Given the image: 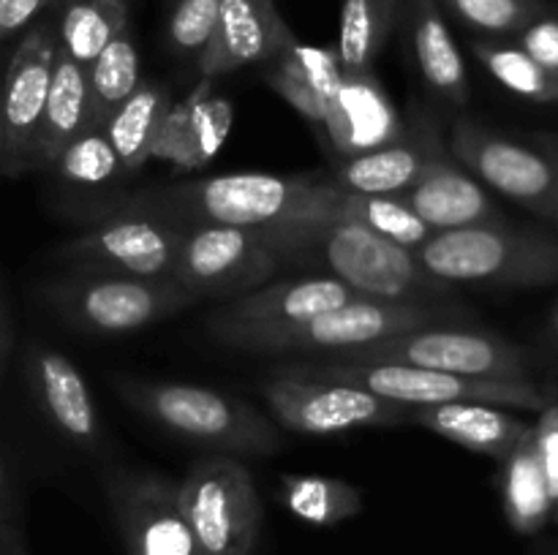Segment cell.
<instances>
[{
  "mask_svg": "<svg viewBox=\"0 0 558 555\" xmlns=\"http://www.w3.org/2000/svg\"><path fill=\"white\" fill-rule=\"evenodd\" d=\"M343 71L336 49L308 47L298 38L278 58L270 60L267 85L303 114L314 128H327L341 96Z\"/></svg>",
  "mask_w": 558,
  "mask_h": 555,
  "instance_id": "cell-21",
  "label": "cell"
},
{
  "mask_svg": "<svg viewBox=\"0 0 558 555\" xmlns=\"http://www.w3.org/2000/svg\"><path fill=\"white\" fill-rule=\"evenodd\" d=\"M447 141L428 114H417L396 141L357 156L338 158L327 177L352 194L398 196L412 188L441 156H447Z\"/></svg>",
  "mask_w": 558,
  "mask_h": 555,
  "instance_id": "cell-17",
  "label": "cell"
},
{
  "mask_svg": "<svg viewBox=\"0 0 558 555\" xmlns=\"http://www.w3.org/2000/svg\"><path fill=\"white\" fill-rule=\"evenodd\" d=\"M554 515H556V520H558V501H556V506H554Z\"/></svg>",
  "mask_w": 558,
  "mask_h": 555,
  "instance_id": "cell-46",
  "label": "cell"
},
{
  "mask_svg": "<svg viewBox=\"0 0 558 555\" xmlns=\"http://www.w3.org/2000/svg\"><path fill=\"white\" fill-rule=\"evenodd\" d=\"M534 449H537V460L543 466L545 482H548V493L558 501V403H548L539 411V422L532 424Z\"/></svg>",
  "mask_w": 558,
  "mask_h": 555,
  "instance_id": "cell-38",
  "label": "cell"
},
{
  "mask_svg": "<svg viewBox=\"0 0 558 555\" xmlns=\"http://www.w3.org/2000/svg\"><path fill=\"white\" fill-rule=\"evenodd\" d=\"M11 324H9V313L3 308V299H0V381H3L5 368H9V357H11Z\"/></svg>",
  "mask_w": 558,
  "mask_h": 555,
  "instance_id": "cell-41",
  "label": "cell"
},
{
  "mask_svg": "<svg viewBox=\"0 0 558 555\" xmlns=\"http://www.w3.org/2000/svg\"><path fill=\"white\" fill-rule=\"evenodd\" d=\"M336 362H398L472 379H529V357L518 343L488 330L436 324L401 332L371 346L327 354Z\"/></svg>",
  "mask_w": 558,
  "mask_h": 555,
  "instance_id": "cell-9",
  "label": "cell"
},
{
  "mask_svg": "<svg viewBox=\"0 0 558 555\" xmlns=\"http://www.w3.org/2000/svg\"><path fill=\"white\" fill-rule=\"evenodd\" d=\"M49 169L65 183L74 185H101L123 172L107 134L101 128H93V125L82 131L80 136H74Z\"/></svg>",
  "mask_w": 558,
  "mask_h": 555,
  "instance_id": "cell-35",
  "label": "cell"
},
{
  "mask_svg": "<svg viewBox=\"0 0 558 555\" xmlns=\"http://www.w3.org/2000/svg\"><path fill=\"white\" fill-rule=\"evenodd\" d=\"M474 58L501 87L515 96L534 103H558V79H554L537 60L529 58L518 44L480 38L474 41Z\"/></svg>",
  "mask_w": 558,
  "mask_h": 555,
  "instance_id": "cell-33",
  "label": "cell"
},
{
  "mask_svg": "<svg viewBox=\"0 0 558 555\" xmlns=\"http://www.w3.org/2000/svg\"><path fill=\"white\" fill-rule=\"evenodd\" d=\"M368 299L354 292L343 281L330 275H303L292 281H270L265 286L245 292L229 299L218 313L207 321L218 324H256V326H283L319 316L325 310L341 308V305Z\"/></svg>",
  "mask_w": 558,
  "mask_h": 555,
  "instance_id": "cell-19",
  "label": "cell"
},
{
  "mask_svg": "<svg viewBox=\"0 0 558 555\" xmlns=\"http://www.w3.org/2000/svg\"><path fill=\"white\" fill-rule=\"evenodd\" d=\"M458 310L445 303H387L357 299L341 308L283 326L218 324L207 321V332L218 343L254 354H338L371 346L401 332L436 324H458Z\"/></svg>",
  "mask_w": 558,
  "mask_h": 555,
  "instance_id": "cell-3",
  "label": "cell"
},
{
  "mask_svg": "<svg viewBox=\"0 0 558 555\" xmlns=\"http://www.w3.org/2000/svg\"><path fill=\"white\" fill-rule=\"evenodd\" d=\"M125 27H129L125 0H65L58 25V47L87 69Z\"/></svg>",
  "mask_w": 558,
  "mask_h": 555,
  "instance_id": "cell-31",
  "label": "cell"
},
{
  "mask_svg": "<svg viewBox=\"0 0 558 555\" xmlns=\"http://www.w3.org/2000/svg\"><path fill=\"white\" fill-rule=\"evenodd\" d=\"M54 54H58V30L52 22H38L16 44L5 74L0 76V112H3L0 172L9 177H20L33 169V147L47 103Z\"/></svg>",
  "mask_w": 558,
  "mask_h": 555,
  "instance_id": "cell-14",
  "label": "cell"
},
{
  "mask_svg": "<svg viewBox=\"0 0 558 555\" xmlns=\"http://www.w3.org/2000/svg\"><path fill=\"white\" fill-rule=\"evenodd\" d=\"M283 368L311 375V379L360 386L407 408L441 406V403H485V406L499 408L543 411L548 406L539 386L529 379H472V375L441 373V370L398 362H336L325 357L287 362Z\"/></svg>",
  "mask_w": 558,
  "mask_h": 555,
  "instance_id": "cell-6",
  "label": "cell"
},
{
  "mask_svg": "<svg viewBox=\"0 0 558 555\" xmlns=\"http://www.w3.org/2000/svg\"><path fill=\"white\" fill-rule=\"evenodd\" d=\"M25 381L33 403L69 444L80 449H98L101 417L85 375L58 348L31 343L25 351Z\"/></svg>",
  "mask_w": 558,
  "mask_h": 555,
  "instance_id": "cell-16",
  "label": "cell"
},
{
  "mask_svg": "<svg viewBox=\"0 0 558 555\" xmlns=\"http://www.w3.org/2000/svg\"><path fill=\"white\" fill-rule=\"evenodd\" d=\"M412 422L452 444L477 455L505 460L529 433L532 424L515 414L485 403H441V406L412 408Z\"/></svg>",
  "mask_w": 558,
  "mask_h": 555,
  "instance_id": "cell-25",
  "label": "cell"
},
{
  "mask_svg": "<svg viewBox=\"0 0 558 555\" xmlns=\"http://www.w3.org/2000/svg\"><path fill=\"white\" fill-rule=\"evenodd\" d=\"M501 462V506L507 522L526 536L543 531L545 522L554 517V498L548 493L532 433Z\"/></svg>",
  "mask_w": 558,
  "mask_h": 555,
  "instance_id": "cell-29",
  "label": "cell"
},
{
  "mask_svg": "<svg viewBox=\"0 0 558 555\" xmlns=\"http://www.w3.org/2000/svg\"><path fill=\"white\" fill-rule=\"evenodd\" d=\"M311 174L238 172L216 177L156 185L125 196L109 207L114 215H142L172 226H243L262 229L294 215L314 185Z\"/></svg>",
  "mask_w": 558,
  "mask_h": 555,
  "instance_id": "cell-2",
  "label": "cell"
},
{
  "mask_svg": "<svg viewBox=\"0 0 558 555\" xmlns=\"http://www.w3.org/2000/svg\"><path fill=\"white\" fill-rule=\"evenodd\" d=\"M218 9L221 0H178L167 22L169 47L178 54L199 58L216 30Z\"/></svg>",
  "mask_w": 558,
  "mask_h": 555,
  "instance_id": "cell-36",
  "label": "cell"
},
{
  "mask_svg": "<svg viewBox=\"0 0 558 555\" xmlns=\"http://www.w3.org/2000/svg\"><path fill=\"white\" fill-rule=\"evenodd\" d=\"M537 141L545 147V150L550 152V156L556 158V163H558V136H554V134H539Z\"/></svg>",
  "mask_w": 558,
  "mask_h": 555,
  "instance_id": "cell-43",
  "label": "cell"
},
{
  "mask_svg": "<svg viewBox=\"0 0 558 555\" xmlns=\"http://www.w3.org/2000/svg\"><path fill=\"white\" fill-rule=\"evenodd\" d=\"M294 215L347 218L407 250H417L425 239L436 234L398 196L352 194V190L338 188L325 172H316L308 199Z\"/></svg>",
  "mask_w": 558,
  "mask_h": 555,
  "instance_id": "cell-23",
  "label": "cell"
},
{
  "mask_svg": "<svg viewBox=\"0 0 558 555\" xmlns=\"http://www.w3.org/2000/svg\"><path fill=\"white\" fill-rule=\"evenodd\" d=\"M458 22L490 38L518 36L523 27L548 11L545 0H436Z\"/></svg>",
  "mask_w": 558,
  "mask_h": 555,
  "instance_id": "cell-34",
  "label": "cell"
},
{
  "mask_svg": "<svg viewBox=\"0 0 558 555\" xmlns=\"http://www.w3.org/2000/svg\"><path fill=\"white\" fill-rule=\"evenodd\" d=\"M278 495L298 520L322 528L354 520L365 509L363 490L347 479L322 473H287Z\"/></svg>",
  "mask_w": 558,
  "mask_h": 555,
  "instance_id": "cell-30",
  "label": "cell"
},
{
  "mask_svg": "<svg viewBox=\"0 0 558 555\" xmlns=\"http://www.w3.org/2000/svg\"><path fill=\"white\" fill-rule=\"evenodd\" d=\"M548 330H550V335H554V341L558 343V303L554 305V310H550V316H548Z\"/></svg>",
  "mask_w": 558,
  "mask_h": 555,
  "instance_id": "cell-44",
  "label": "cell"
},
{
  "mask_svg": "<svg viewBox=\"0 0 558 555\" xmlns=\"http://www.w3.org/2000/svg\"><path fill=\"white\" fill-rule=\"evenodd\" d=\"M169 112L167 90L153 82H142L112 114L101 131L107 134L109 145L114 147L123 172H136L142 163L150 158L156 147L158 134L163 128V120Z\"/></svg>",
  "mask_w": 558,
  "mask_h": 555,
  "instance_id": "cell-28",
  "label": "cell"
},
{
  "mask_svg": "<svg viewBox=\"0 0 558 555\" xmlns=\"http://www.w3.org/2000/svg\"><path fill=\"white\" fill-rule=\"evenodd\" d=\"M262 397L281 428L303 435H341L412 422V408L341 381L300 375L283 365L262 384Z\"/></svg>",
  "mask_w": 558,
  "mask_h": 555,
  "instance_id": "cell-10",
  "label": "cell"
},
{
  "mask_svg": "<svg viewBox=\"0 0 558 555\" xmlns=\"http://www.w3.org/2000/svg\"><path fill=\"white\" fill-rule=\"evenodd\" d=\"M515 44L558 79V16L545 11L515 36Z\"/></svg>",
  "mask_w": 558,
  "mask_h": 555,
  "instance_id": "cell-37",
  "label": "cell"
},
{
  "mask_svg": "<svg viewBox=\"0 0 558 555\" xmlns=\"http://www.w3.org/2000/svg\"><path fill=\"white\" fill-rule=\"evenodd\" d=\"M403 128L407 125H401L396 107L371 71L343 74L336 114L322 134L338 158H349L390 145L403 134Z\"/></svg>",
  "mask_w": 558,
  "mask_h": 555,
  "instance_id": "cell-22",
  "label": "cell"
},
{
  "mask_svg": "<svg viewBox=\"0 0 558 555\" xmlns=\"http://www.w3.org/2000/svg\"><path fill=\"white\" fill-rule=\"evenodd\" d=\"M0 152H3V112H0Z\"/></svg>",
  "mask_w": 558,
  "mask_h": 555,
  "instance_id": "cell-45",
  "label": "cell"
},
{
  "mask_svg": "<svg viewBox=\"0 0 558 555\" xmlns=\"http://www.w3.org/2000/svg\"><path fill=\"white\" fill-rule=\"evenodd\" d=\"M49 0H0V41L25 30Z\"/></svg>",
  "mask_w": 558,
  "mask_h": 555,
  "instance_id": "cell-39",
  "label": "cell"
},
{
  "mask_svg": "<svg viewBox=\"0 0 558 555\" xmlns=\"http://www.w3.org/2000/svg\"><path fill=\"white\" fill-rule=\"evenodd\" d=\"M180 226L142 215H114L60 248V259L82 270H109L136 278H169Z\"/></svg>",
  "mask_w": 558,
  "mask_h": 555,
  "instance_id": "cell-15",
  "label": "cell"
},
{
  "mask_svg": "<svg viewBox=\"0 0 558 555\" xmlns=\"http://www.w3.org/2000/svg\"><path fill=\"white\" fill-rule=\"evenodd\" d=\"M90 128V90H87V69L71 60L58 47L49 79L47 103L38 123L36 147H33V169H49L74 136Z\"/></svg>",
  "mask_w": 558,
  "mask_h": 555,
  "instance_id": "cell-26",
  "label": "cell"
},
{
  "mask_svg": "<svg viewBox=\"0 0 558 555\" xmlns=\"http://www.w3.org/2000/svg\"><path fill=\"white\" fill-rule=\"evenodd\" d=\"M49 308L74 330L125 335L158 324L196 299L169 278H136L109 270H82L44 288Z\"/></svg>",
  "mask_w": 558,
  "mask_h": 555,
  "instance_id": "cell-7",
  "label": "cell"
},
{
  "mask_svg": "<svg viewBox=\"0 0 558 555\" xmlns=\"http://www.w3.org/2000/svg\"><path fill=\"white\" fill-rule=\"evenodd\" d=\"M407 0H343L336 54L343 74H371Z\"/></svg>",
  "mask_w": 558,
  "mask_h": 555,
  "instance_id": "cell-27",
  "label": "cell"
},
{
  "mask_svg": "<svg viewBox=\"0 0 558 555\" xmlns=\"http://www.w3.org/2000/svg\"><path fill=\"white\" fill-rule=\"evenodd\" d=\"M420 264L445 283L539 288L558 283V239L505 223L436 232L414 250Z\"/></svg>",
  "mask_w": 558,
  "mask_h": 555,
  "instance_id": "cell-5",
  "label": "cell"
},
{
  "mask_svg": "<svg viewBox=\"0 0 558 555\" xmlns=\"http://www.w3.org/2000/svg\"><path fill=\"white\" fill-rule=\"evenodd\" d=\"M142 85L140 52L131 30H120L96 60L87 65V90H90V125L101 128L109 114Z\"/></svg>",
  "mask_w": 558,
  "mask_h": 555,
  "instance_id": "cell-32",
  "label": "cell"
},
{
  "mask_svg": "<svg viewBox=\"0 0 558 555\" xmlns=\"http://www.w3.org/2000/svg\"><path fill=\"white\" fill-rule=\"evenodd\" d=\"M0 555H25L20 539H3L0 536Z\"/></svg>",
  "mask_w": 558,
  "mask_h": 555,
  "instance_id": "cell-42",
  "label": "cell"
},
{
  "mask_svg": "<svg viewBox=\"0 0 558 555\" xmlns=\"http://www.w3.org/2000/svg\"><path fill=\"white\" fill-rule=\"evenodd\" d=\"M447 150L474 180L558 226V163L539 141L523 145L461 118Z\"/></svg>",
  "mask_w": 558,
  "mask_h": 555,
  "instance_id": "cell-11",
  "label": "cell"
},
{
  "mask_svg": "<svg viewBox=\"0 0 558 555\" xmlns=\"http://www.w3.org/2000/svg\"><path fill=\"white\" fill-rule=\"evenodd\" d=\"M125 555H207L178 501V479L114 468L101 479Z\"/></svg>",
  "mask_w": 558,
  "mask_h": 555,
  "instance_id": "cell-13",
  "label": "cell"
},
{
  "mask_svg": "<svg viewBox=\"0 0 558 555\" xmlns=\"http://www.w3.org/2000/svg\"><path fill=\"white\" fill-rule=\"evenodd\" d=\"M298 41L278 11L276 0H221L216 30L199 54L205 79L232 74L248 65L270 63Z\"/></svg>",
  "mask_w": 558,
  "mask_h": 555,
  "instance_id": "cell-18",
  "label": "cell"
},
{
  "mask_svg": "<svg viewBox=\"0 0 558 555\" xmlns=\"http://www.w3.org/2000/svg\"><path fill=\"white\" fill-rule=\"evenodd\" d=\"M403 16H407L414 60H417L425 87L450 107H466L472 96L469 71L441 5L436 0H407Z\"/></svg>",
  "mask_w": 558,
  "mask_h": 555,
  "instance_id": "cell-24",
  "label": "cell"
},
{
  "mask_svg": "<svg viewBox=\"0 0 558 555\" xmlns=\"http://www.w3.org/2000/svg\"><path fill=\"white\" fill-rule=\"evenodd\" d=\"M118 390L147 419L213 455L267 457L283 444L281 430L265 411L213 386L125 379Z\"/></svg>",
  "mask_w": 558,
  "mask_h": 555,
  "instance_id": "cell-4",
  "label": "cell"
},
{
  "mask_svg": "<svg viewBox=\"0 0 558 555\" xmlns=\"http://www.w3.org/2000/svg\"><path fill=\"white\" fill-rule=\"evenodd\" d=\"M281 270L256 229L243 226H180L169 281L194 299L240 297L265 286Z\"/></svg>",
  "mask_w": 558,
  "mask_h": 555,
  "instance_id": "cell-12",
  "label": "cell"
},
{
  "mask_svg": "<svg viewBox=\"0 0 558 555\" xmlns=\"http://www.w3.org/2000/svg\"><path fill=\"white\" fill-rule=\"evenodd\" d=\"M398 199L434 232L505 223V215L485 185L474 180L450 152L441 156L412 188L398 194Z\"/></svg>",
  "mask_w": 558,
  "mask_h": 555,
  "instance_id": "cell-20",
  "label": "cell"
},
{
  "mask_svg": "<svg viewBox=\"0 0 558 555\" xmlns=\"http://www.w3.org/2000/svg\"><path fill=\"white\" fill-rule=\"evenodd\" d=\"M14 517H16L14 488H11L9 468H5L3 457H0V536L3 539H20Z\"/></svg>",
  "mask_w": 558,
  "mask_h": 555,
  "instance_id": "cell-40",
  "label": "cell"
},
{
  "mask_svg": "<svg viewBox=\"0 0 558 555\" xmlns=\"http://www.w3.org/2000/svg\"><path fill=\"white\" fill-rule=\"evenodd\" d=\"M178 501L207 555H254L262 498L240 457L207 455L178 479Z\"/></svg>",
  "mask_w": 558,
  "mask_h": 555,
  "instance_id": "cell-8",
  "label": "cell"
},
{
  "mask_svg": "<svg viewBox=\"0 0 558 555\" xmlns=\"http://www.w3.org/2000/svg\"><path fill=\"white\" fill-rule=\"evenodd\" d=\"M262 243L283 264L322 270L368 299L387 303H445L450 283L430 275L414 250L401 248L360 223L332 215H289L256 229Z\"/></svg>",
  "mask_w": 558,
  "mask_h": 555,
  "instance_id": "cell-1",
  "label": "cell"
}]
</instances>
